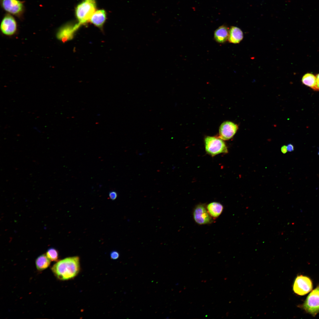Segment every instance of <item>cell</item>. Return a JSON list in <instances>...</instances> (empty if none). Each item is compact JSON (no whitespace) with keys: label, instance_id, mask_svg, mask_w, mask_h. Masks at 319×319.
Segmentation results:
<instances>
[{"label":"cell","instance_id":"cell-1","mask_svg":"<svg viewBox=\"0 0 319 319\" xmlns=\"http://www.w3.org/2000/svg\"><path fill=\"white\" fill-rule=\"evenodd\" d=\"M80 269V259L78 256L67 257L57 262L51 269L55 276L61 280H67L76 276Z\"/></svg>","mask_w":319,"mask_h":319},{"label":"cell","instance_id":"cell-2","mask_svg":"<svg viewBox=\"0 0 319 319\" xmlns=\"http://www.w3.org/2000/svg\"><path fill=\"white\" fill-rule=\"evenodd\" d=\"M96 9L95 0H83L75 9V15L78 23L81 25L89 21Z\"/></svg>","mask_w":319,"mask_h":319},{"label":"cell","instance_id":"cell-3","mask_svg":"<svg viewBox=\"0 0 319 319\" xmlns=\"http://www.w3.org/2000/svg\"><path fill=\"white\" fill-rule=\"evenodd\" d=\"M204 142L206 152L212 156L228 152L225 143L218 137L207 136L205 138Z\"/></svg>","mask_w":319,"mask_h":319},{"label":"cell","instance_id":"cell-4","mask_svg":"<svg viewBox=\"0 0 319 319\" xmlns=\"http://www.w3.org/2000/svg\"><path fill=\"white\" fill-rule=\"evenodd\" d=\"M302 307L313 316L319 313V285L309 294Z\"/></svg>","mask_w":319,"mask_h":319},{"label":"cell","instance_id":"cell-5","mask_svg":"<svg viewBox=\"0 0 319 319\" xmlns=\"http://www.w3.org/2000/svg\"><path fill=\"white\" fill-rule=\"evenodd\" d=\"M311 280L308 277L302 275L297 276L294 281L293 290L296 294L304 295L309 293L313 289Z\"/></svg>","mask_w":319,"mask_h":319},{"label":"cell","instance_id":"cell-6","mask_svg":"<svg viewBox=\"0 0 319 319\" xmlns=\"http://www.w3.org/2000/svg\"><path fill=\"white\" fill-rule=\"evenodd\" d=\"M1 5L9 14L21 17L24 10L23 3L19 0H1Z\"/></svg>","mask_w":319,"mask_h":319},{"label":"cell","instance_id":"cell-7","mask_svg":"<svg viewBox=\"0 0 319 319\" xmlns=\"http://www.w3.org/2000/svg\"><path fill=\"white\" fill-rule=\"evenodd\" d=\"M81 25L78 23L66 24L60 27L57 31L56 36L59 40L65 42L71 40L74 34Z\"/></svg>","mask_w":319,"mask_h":319},{"label":"cell","instance_id":"cell-8","mask_svg":"<svg viewBox=\"0 0 319 319\" xmlns=\"http://www.w3.org/2000/svg\"><path fill=\"white\" fill-rule=\"evenodd\" d=\"M193 217L195 222L200 225L209 224L213 222L212 217L209 213L206 207L203 204H198L195 207L193 212Z\"/></svg>","mask_w":319,"mask_h":319},{"label":"cell","instance_id":"cell-9","mask_svg":"<svg viewBox=\"0 0 319 319\" xmlns=\"http://www.w3.org/2000/svg\"><path fill=\"white\" fill-rule=\"evenodd\" d=\"M17 29V23L14 18L10 14L5 15L0 25L1 30L3 34L11 36L16 33Z\"/></svg>","mask_w":319,"mask_h":319},{"label":"cell","instance_id":"cell-10","mask_svg":"<svg viewBox=\"0 0 319 319\" xmlns=\"http://www.w3.org/2000/svg\"><path fill=\"white\" fill-rule=\"evenodd\" d=\"M238 126L230 121H225L221 125L219 130L218 137L224 140L231 139L238 129Z\"/></svg>","mask_w":319,"mask_h":319},{"label":"cell","instance_id":"cell-11","mask_svg":"<svg viewBox=\"0 0 319 319\" xmlns=\"http://www.w3.org/2000/svg\"><path fill=\"white\" fill-rule=\"evenodd\" d=\"M106 19V12L103 9L96 10L91 17L89 21L95 26L102 28Z\"/></svg>","mask_w":319,"mask_h":319},{"label":"cell","instance_id":"cell-12","mask_svg":"<svg viewBox=\"0 0 319 319\" xmlns=\"http://www.w3.org/2000/svg\"><path fill=\"white\" fill-rule=\"evenodd\" d=\"M229 29L227 26L223 25L219 27L214 31V38L215 40L219 43H224L228 40Z\"/></svg>","mask_w":319,"mask_h":319},{"label":"cell","instance_id":"cell-13","mask_svg":"<svg viewBox=\"0 0 319 319\" xmlns=\"http://www.w3.org/2000/svg\"><path fill=\"white\" fill-rule=\"evenodd\" d=\"M243 38V33L239 28L232 26L229 29L228 41L230 43L234 44L239 43Z\"/></svg>","mask_w":319,"mask_h":319},{"label":"cell","instance_id":"cell-14","mask_svg":"<svg viewBox=\"0 0 319 319\" xmlns=\"http://www.w3.org/2000/svg\"><path fill=\"white\" fill-rule=\"evenodd\" d=\"M206 208L210 215L214 218L218 217L221 215L224 208L222 204L216 202L209 203L207 205Z\"/></svg>","mask_w":319,"mask_h":319},{"label":"cell","instance_id":"cell-15","mask_svg":"<svg viewBox=\"0 0 319 319\" xmlns=\"http://www.w3.org/2000/svg\"><path fill=\"white\" fill-rule=\"evenodd\" d=\"M302 82L304 85L317 91L316 77L313 74L311 73L305 74L302 78Z\"/></svg>","mask_w":319,"mask_h":319},{"label":"cell","instance_id":"cell-16","mask_svg":"<svg viewBox=\"0 0 319 319\" xmlns=\"http://www.w3.org/2000/svg\"><path fill=\"white\" fill-rule=\"evenodd\" d=\"M51 263V261L46 255L43 254L40 255L36 259L35 265L37 268L41 271L48 268Z\"/></svg>","mask_w":319,"mask_h":319},{"label":"cell","instance_id":"cell-17","mask_svg":"<svg viewBox=\"0 0 319 319\" xmlns=\"http://www.w3.org/2000/svg\"><path fill=\"white\" fill-rule=\"evenodd\" d=\"M46 255L51 261H56L58 260L59 255L58 251L55 248H49L46 253Z\"/></svg>","mask_w":319,"mask_h":319},{"label":"cell","instance_id":"cell-18","mask_svg":"<svg viewBox=\"0 0 319 319\" xmlns=\"http://www.w3.org/2000/svg\"><path fill=\"white\" fill-rule=\"evenodd\" d=\"M119 254L118 252L115 250L112 251L110 253V256L111 259L116 260L119 257Z\"/></svg>","mask_w":319,"mask_h":319},{"label":"cell","instance_id":"cell-19","mask_svg":"<svg viewBox=\"0 0 319 319\" xmlns=\"http://www.w3.org/2000/svg\"><path fill=\"white\" fill-rule=\"evenodd\" d=\"M109 198L112 200H114L117 198L118 194L117 192L114 191H111L109 193Z\"/></svg>","mask_w":319,"mask_h":319},{"label":"cell","instance_id":"cell-20","mask_svg":"<svg viewBox=\"0 0 319 319\" xmlns=\"http://www.w3.org/2000/svg\"><path fill=\"white\" fill-rule=\"evenodd\" d=\"M287 151L291 152L293 151L294 149L293 145L291 144H289L287 146Z\"/></svg>","mask_w":319,"mask_h":319},{"label":"cell","instance_id":"cell-21","mask_svg":"<svg viewBox=\"0 0 319 319\" xmlns=\"http://www.w3.org/2000/svg\"><path fill=\"white\" fill-rule=\"evenodd\" d=\"M316 88L317 91L319 90V73L316 76Z\"/></svg>","mask_w":319,"mask_h":319},{"label":"cell","instance_id":"cell-22","mask_svg":"<svg viewBox=\"0 0 319 319\" xmlns=\"http://www.w3.org/2000/svg\"><path fill=\"white\" fill-rule=\"evenodd\" d=\"M281 152L283 154H285L287 152V147L285 145L283 146L281 148Z\"/></svg>","mask_w":319,"mask_h":319}]
</instances>
